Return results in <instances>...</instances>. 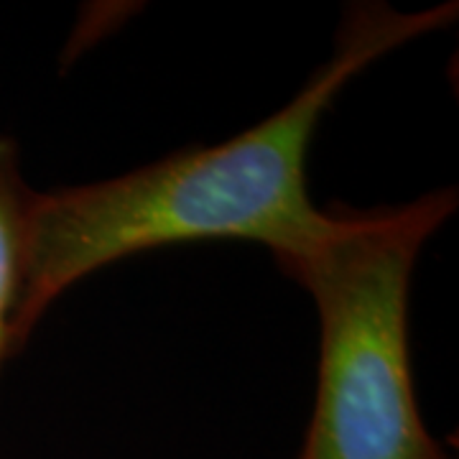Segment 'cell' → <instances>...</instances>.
Here are the masks:
<instances>
[{
    "label": "cell",
    "instance_id": "obj_3",
    "mask_svg": "<svg viewBox=\"0 0 459 459\" xmlns=\"http://www.w3.org/2000/svg\"><path fill=\"white\" fill-rule=\"evenodd\" d=\"M33 189L23 179L18 146L0 133V365L8 360L11 322L21 289L23 232Z\"/></svg>",
    "mask_w": 459,
    "mask_h": 459
},
{
    "label": "cell",
    "instance_id": "obj_1",
    "mask_svg": "<svg viewBox=\"0 0 459 459\" xmlns=\"http://www.w3.org/2000/svg\"><path fill=\"white\" fill-rule=\"evenodd\" d=\"M455 18L457 3L421 11L358 3L344 13L329 62L258 126L113 179L33 192L8 355L16 358L51 304L74 283L138 253L247 240L281 261L312 246L329 222L307 184L309 151L325 113L380 56L446 29Z\"/></svg>",
    "mask_w": 459,
    "mask_h": 459
},
{
    "label": "cell",
    "instance_id": "obj_2",
    "mask_svg": "<svg viewBox=\"0 0 459 459\" xmlns=\"http://www.w3.org/2000/svg\"><path fill=\"white\" fill-rule=\"evenodd\" d=\"M457 210L455 189L377 210H332L325 232L276 261L319 314V380L299 459H446L419 411L411 276Z\"/></svg>",
    "mask_w": 459,
    "mask_h": 459
}]
</instances>
